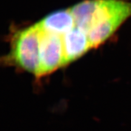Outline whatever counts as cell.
<instances>
[{"label": "cell", "instance_id": "1", "mask_svg": "<svg viewBox=\"0 0 131 131\" xmlns=\"http://www.w3.org/2000/svg\"><path fill=\"white\" fill-rule=\"evenodd\" d=\"M41 30L38 23L17 30L11 37L9 52L3 63L39 78Z\"/></svg>", "mask_w": 131, "mask_h": 131}, {"label": "cell", "instance_id": "2", "mask_svg": "<svg viewBox=\"0 0 131 131\" xmlns=\"http://www.w3.org/2000/svg\"><path fill=\"white\" fill-rule=\"evenodd\" d=\"M131 17V1L115 0L98 23L88 34L92 49L104 43Z\"/></svg>", "mask_w": 131, "mask_h": 131}, {"label": "cell", "instance_id": "3", "mask_svg": "<svg viewBox=\"0 0 131 131\" xmlns=\"http://www.w3.org/2000/svg\"><path fill=\"white\" fill-rule=\"evenodd\" d=\"M65 66L62 36L41 30L39 78L51 74Z\"/></svg>", "mask_w": 131, "mask_h": 131}, {"label": "cell", "instance_id": "4", "mask_svg": "<svg viewBox=\"0 0 131 131\" xmlns=\"http://www.w3.org/2000/svg\"><path fill=\"white\" fill-rule=\"evenodd\" d=\"M65 65L76 61L92 49L88 35L76 26L62 36Z\"/></svg>", "mask_w": 131, "mask_h": 131}, {"label": "cell", "instance_id": "5", "mask_svg": "<svg viewBox=\"0 0 131 131\" xmlns=\"http://www.w3.org/2000/svg\"><path fill=\"white\" fill-rule=\"evenodd\" d=\"M37 23L42 31L60 36H63L75 27L74 18L70 9L52 12Z\"/></svg>", "mask_w": 131, "mask_h": 131}]
</instances>
